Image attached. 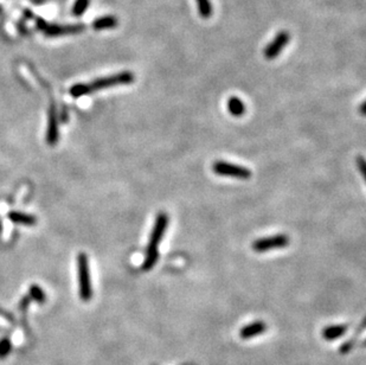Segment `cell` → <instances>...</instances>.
I'll return each mask as SVG.
<instances>
[{
	"instance_id": "obj_1",
	"label": "cell",
	"mask_w": 366,
	"mask_h": 365,
	"mask_svg": "<svg viewBox=\"0 0 366 365\" xmlns=\"http://www.w3.org/2000/svg\"><path fill=\"white\" fill-rule=\"evenodd\" d=\"M168 215L164 211H161L157 215L152 233H150L149 242L146 248L145 260H143L141 266L142 271H150V269L156 266L158 260H159V249L158 248H159L161 239H163L165 231L168 227Z\"/></svg>"
},
{
	"instance_id": "obj_2",
	"label": "cell",
	"mask_w": 366,
	"mask_h": 365,
	"mask_svg": "<svg viewBox=\"0 0 366 365\" xmlns=\"http://www.w3.org/2000/svg\"><path fill=\"white\" fill-rule=\"evenodd\" d=\"M77 273L80 298L83 301H89L93 298V286L92 279H90L88 257L84 253H81L77 257Z\"/></svg>"
},
{
	"instance_id": "obj_3",
	"label": "cell",
	"mask_w": 366,
	"mask_h": 365,
	"mask_svg": "<svg viewBox=\"0 0 366 365\" xmlns=\"http://www.w3.org/2000/svg\"><path fill=\"white\" fill-rule=\"evenodd\" d=\"M135 79L134 74L132 71H121V73L111 75V76H105V77H100L94 79L92 83H88L90 87V90L96 91V90H102V89H107L111 88V87L115 86H123V85H131L133 83Z\"/></svg>"
},
{
	"instance_id": "obj_4",
	"label": "cell",
	"mask_w": 366,
	"mask_h": 365,
	"mask_svg": "<svg viewBox=\"0 0 366 365\" xmlns=\"http://www.w3.org/2000/svg\"><path fill=\"white\" fill-rule=\"evenodd\" d=\"M37 28H38L45 36L58 37L67 35H77L85 30V25L74 24V25H59L51 24L43 19H37Z\"/></svg>"
},
{
	"instance_id": "obj_5",
	"label": "cell",
	"mask_w": 366,
	"mask_h": 365,
	"mask_svg": "<svg viewBox=\"0 0 366 365\" xmlns=\"http://www.w3.org/2000/svg\"><path fill=\"white\" fill-rule=\"evenodd\" d=\"M212 171L217 174V176L236 178V179H242V180L250 179L252 174L251 171L247 169V167L235 165V164H231V163L223 161V160L214 161L212 164Z\"/></svg>"
},
{
	"instance_id": "obj_6",
	"label": "cell",
	"mask_w": 366,
	"mask_h": 365,
	"mask_svg": "<svg viewBox=\"0 0 366 365\" xmlns=\"http://www.w3.org/2000/svg\"><path fill=\"white\" fill-rule=\"evenodd\" d=\"M289 245V237L285 234H277L273 236L257 238L252 242L251 248L256 253H266L273 249L285 248Z\"/></svg>"
},
{
	"instance_id": "obj_7",
	"label": "cell",
	"mask_w": 366,
	"mask_h": 365,
	"mask_svg": "<svg viewBox=\"0 0 366 365\" xmlns=\"http://www.w3.org/2000/svg\"><path fill=\"white\" fill-rule=\"evenodd\" d=\"M289 42V33L287 31H280L276 35V37L274 38L273 40L270 42L269 44L267 45V48L265 49V57L267 59H274L281 54L282 50H284L285 47L288 44Z\"/></svg>"
},
{
	"instance_id": "obj_8",
	"label": "cell",
	"mask_w": 366,
	"mask_h": 365,
	"mask_svg": "<svg viewBox=\"0 0 366 365\" xmlns=\"http://www.w3.org/2000/svg\"><path fill=\"white\" fill-rule=\"evenodd\" d=\"M58 140V121H57V113L54 106L50 108L49 112V123H48V132H47V141L49 145H56Z\"/></svg>"
},
{
	"instance_id": "obj_9",
	"label": "cell",
	"mask_w": 366,
	"mask_h": 365,
	"mask_svg": "<svg viewBox=\"0 0 366 365\" xmlns=\"http://www.w3.org/2000/svg\"><path fill=\"white\" fill-rule=\"evenodd\" d=\"M266 330L267 325L265 321H254L241 329L240 337L242 338V339H251V338H255L260 336V334H262L263 332H266Z\"/></svg>"
},
{
	"instance_id": "obj_10",
	"label": "cell",
	"mask_w": 366,
	"mask_h": 365,
	"mask_svg": "<svg viewBox=\"0 0 366 365\" xmlns=\"http://www.w3.org/2000/svg\"><path fill=\"white\" fill-rule=\"evenodd\" d=\"M347 330H349V328H347L346 325L327 326V328H325L322 331V337L325 340L330 341L339 339V338H341L347 332Z\"/></svg>"
},
{
	"instance_id": "obj_11",
	"label": "cell",
	"mask_w": 366,
	"mask_h": 365,
	"mask_svg": "<svg viewBox=\"0 0 366 365\" xmlns=\"http://www.w3.org/2000/svg\"><path fill=\"white\" fill-rule=\"evenodd\" d=\"M119 21L118 18L114 16H103L96 18L95 21L93 22V29L96 30V31H101V30H107V29H114L118 26Z\"/></svg>"
},
{
	"instance_id": "obj_12",
	"label": "cell",
	"mask_w": 366,
	"mask_h": 365,
	"mask_svg": "<svg viewBox=\"0 0 366 365\" xmlns=\"http://www.w3.org/2000/svg\"><path fill=\"white\" fill-rule=\"evenodd\" d=\"M9 218L10 220H12L13 223L16 224H21V226H35L37 223V218L33 217L31 215L24 214V212L20 211H11L9 214Z\"/></svg>"
},
{
	"instance_id": "obj_13",
	"label": "cell",
	"mask_w": 366,
	"mask_h": 365,
	"mask_svg": "<svg viewBox=\"0 0 366 365\" xmlns=\"http://www.w3.org/2000/svg\"><path fill=\"white\" fill-rule=\"evenodd\" d=\"M228 110L231 115L240 117L245 113L244 102L237 96H231L228 101Z\"/></svg>"
},
{
	"instance_id": "obj_14",
	"label": "cell",
	"mask_w": 366,
	"mask_h": 365,
	"mask_svg": "<svg viewBox=\"0 0 366 365\" xmlns=\"http://www.w3.org/2000/svg\"><path fill=\"white\" fill-rule=\"evenodd\" d=\"M29 296L30 299L35 300V301L38 303H43L47 301V294H45V292L41 290L38 285H31V286H30Z\"/></svg>"
},
{
	"instance_id": "obj_15",
	"label": "cell",
	"mask_w": 366,
	"mask_h": 365,
	"mask_svg": "<svg viewBox=\"0 0 366 365\" xmlns=\"http://www.w3.org/2000/svg\"><path fill=\"white\" fill-rule=\"evenodd\" d=\"M70 95L73 97H81L84 96V95H88L92 93V90H90V87L88 83H77V85L73 86L70 88Z\"/></svg>"
},
{
	"instance_id": "obj_16",
	"label": "cell",
	"mask_w": 366,
	"mask_h": 365,
	"mask_svg": "<svg viewBox=\"0 0 366 365\" xmlns=\"http://www.w3.org/2000/svg\"><path fill=\"white\" fill-rule=\"evenodd\" d=\"M198 12L202 18H210L212 14V5L210 0H197Z\"/></svg>"
},
{
	"instance_id": "obj_17",
	"label": "cell",
	"mask_w": 366,
	"mask_h": 365,
	"mask_svg": "<svg viewBox=\"0 0 366 365\" xmlns=\"http://www.w3.org/2000/svg\"><path fill=\"white\" fill-rule=\"evenodd\" d=\"M90 0H76L73 6V16L75 17H81L85 13L87 9L89 7Z\"/></svg>"
},
{
	"instance_id": "obj_18",
	"label": "cell",
	"mask_w": 366,
	"mask_h": 365,
	"mask_svg": "<svg viewBox=\"0 0 366 365\" xmlns=\"http://www.w3.org/2000/svg\"><path fill=\"white\" fill-rule=\"evenodd\" d=\"M11 350H12V341H11L10 338H2L0 339V359L6 358L10 355Z\"/></svg>"
},
{
	"instance_id": "obj_19",
	"label": "cell",
	"mask_w": 366,
	"mask_h": 365,
	"mask_svg": "<svg viewBox=\"0 0 366 365\" xmlns=\"http://www.w3.org/2000/svg\"><path fill=\"white\" fill-rule=\"evenodd\" d=\"M357 165H358V167H359L360 173L363 174V177L365 178V174H366V164H365V159H364L363 155H359V157H357Z\"/></svg>"
},
{
	"instance_id": "obj_20",
	"label": "cell",
	"mask_w": 366,
	"mask_h": 365,
	"mask_svg": "<svg viewBox=\"0 0 366 365\" xmlns=\"http://www.w3.org/2000/svg\"><path fill=\"white\" fill-rule=\"evenodd\" d=\"M30 301H31L30 296H24V298L21 299V301L19 302V310L20 311H25L26 309H28Z\"/></svg>"
},
{
	"instance_id": "obj_21",
	"label": "cell",
	"mask_w": 366,
	"mask_h": 365,
	"mask_svg": "<svg viewBox=\"0 0 366 365\" xmlns=\"http://www.w3.org/2000/svg\"><path fill=\"white\" fill-rule=\"evenodd\" d=\"M352 348H353V341H352V340L347 341V343H345V344L342 345V347L340 348V351H341L342 353H347Z\"/></svg>"
},
{
	"instance_id": "obj_22",
	"label": "cell",
	"mask_w": 366,
	"mask_h": 365,
	"mask_svg": "<svg viewBox=\"0 0 366 365\" xmlns=\"http://www.w3.org/2000/svg\"><path fill=\"white\" fill-rule=\"evenodd\" d=\"M0 317L7 319V320L11 321V322L13 321V317L11 315V313H9V312H6V311H4L3 309H0Z\"/></svg>"
},
{
	"instance_id": "obj_23",
	"label": "cell",
	"mask_w": 366,
	"mask_h": 365,
	"mask_svg": "<svg viewBox=\"0 0 366 365\" xmlns=\"http://www.w3.org/2000/svg\"><path fill=\"white\" fill-rule=\"evenodd\" d=\"M365 102H363V104H361V106H360V113H361V115H363V116H365V109H366V107H365Z\"/></svg>"
}]
</instances>
